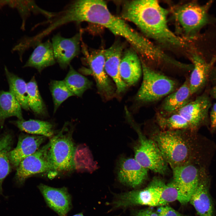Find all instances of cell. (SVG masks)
Listing matches in <instances>:
<instances>
[{
    "label": "cell",
    "instance_id": "8d00e7d4",
    "mask_svg": "<svg viewBox=\"0 0 216 216\" xmlns=\"http://www.w3.org/2000/svg\"><path fill=\"white\" fill-rule=\"evenodd\" d=\"M7 4V0L0 1V8L5 4Z\"/></svg>",
    "mask_w": 216,
    "mask_h": 216
},
{
    "label": "cell",
    "instance_id": "cb8c5ba5",
    "mask_svg": "<svg viewBox=\"0 0 216 216\" xmlns=\"http://www.w3.org/2000/svg\"><path fill=\"white\" fill-rule=\"evenodd\" d=\"M13 142V137L10 133H5L0 137V195L3 194V182L11 171L9 154Z\"/></svg>",
    "mask_w": 216,
    "mask_h": 216
},
{
    "label": "cell",
    "instance_id": "e575fe53",
    "mask_svg": "<svg viewBox=\"0 0 216 216\" xmlns=\"http://www.w3.org/2000/svg\"><path fill=\"white\" fill-rule=\"evenodd\" d=\"M211 128L212 130H216V103L212 106L210 112Z\"/></svg>",
    "mask_w": 216,
    "mask_h": 216
},
{
    "label": "cell",
    "instance_id": "ba28073f",
    "mask_svg": "<svg viewBox=\"0 0 216 216\" xmlns=\"http://www.w3.org/2000/svg\"><path fill=\"white\" fill-rule=\"evenodd\" d=\"M134 149V158L143 167L161 175L168 171V164L157 145L152 139L142 135Z\"/></svg>",
    "mask_w": 216,
    "mask_h": 216
},
{
    "label": "cell",
    "instance_id": "30bf717a",
    "mask_svg": "<svg viewBox=\"0 0 216 216\" xmlns=\"http://www.w3.org/2000/svg\"><path fill=\"white\" fill-rule=\"evenodd\" d=\"M82 48L83 52L99 92L106 98H110L114 94L115 89L105 70L104 50L88 51L85 45Z\"/></svg>",
    "mask_w": 216,
    "mask_h": 216
},
{
    "label": "cell",
    "instance_id": "9c48e42d",
    "mask_svg": "<svg viewBox=\"0 0 216 216\" xmlns=\"http://www.w3.org/2000/svg\"><path fill=\"white\" fill-rule=\"evenodd\" d=\"M49 147V142L20 162L16 168L14 178L16 184L22 185L27 178L35 174L52 171Z\"/></svg>",
    "mask_w": 216,
    "mask_h": 216
},
{
    "label": "cell",
    "instance_id": "9a60e30c",
    "mask_svg": "<svg viewBox=\"0 0 216 216\" xmlns=\"http://www.w3.org/2000/svg\"><path fill=\"white\" fill-rule=\"evenodd\" d=\"M193 68L189 78V87L192 95L198 92L206 86L213 66L216 62V56L209 62L196 52L190 57Z\"/></svg>",
    "mask_w": 216,
    "mask_h": 216
},
{
    "label": "cell",
    "instance_id": "5bb4252c",
    "mask_svg": "<svg viewBox=\"0 0 216 216\" xmlns=\"http://www.w3.org/2000/svg\"><path fill=\"white\" fill-rule=\"evenodd\" d=\"M211 106L209 97L204 93L173 113L182 116L188 122L190 129L193 130L207 122Z\"/></svg>",
    "mask_w": 216,
    "mask_h": 216
},
{
    "label": "cell",
    "instance_id": "ac0fdd59",
    "mask_svg": "<svg viewBox=\"0 0 216 216\" xmlns=\"http://www.w3.org/2000/svg\"><path fill=\"white\" fill-rule=\"evenodd\" d=\"M136 52L133 48L127 49L124 51L122 57L119 74L127 86L136 84L142 74L141 62Z\"/></svg>",
    "mask_w": 216,
    "mask_h": 216
},
{
    "label": "cell",
    "instance_id": "836d02e7",
    "mask_svg": "<svg viewBox=\"0 0 216 216\" xmlns=\"http://www.w3.org/2000/svg\"><path fill=\"white\" fill-rule=\"evenodd\" d=\"M132 216H158L156 211L148 208L132 211Z\"/></svg>",
    "mask_w": 216,
    "mask_h": 216
},
{
    "label": "cell",
    "instance_id": "8992f818",
    "mask_svg": "<svg viewBox=\"0 0 216 216\" xmlns=\"http://www.w3.org/2000/svg\"><path fill=\"white\" fill-rule=\"evenodd\" d=\"M212 3L210 1L203 5L193 2L178 7L174 11L176 22L184 34L189 39L194 38L200 30L212 19L208 11Z\"/></svg>",
    "mask_w": 216,
    "mask_h": 216
},
{
    "label": "cell",
    "instance_id": "f1b7e54d",
    "mask_svg": "<svg viewBox=\"0 0 216 216\" xmlns=\"http://www.w3.org/2000/svg\"><path fill=\"white\" fill-rule=\"evenodd\" d=\"M29 107L36 115L44 116L47 114L45 105L40 95L34 77L27 83Z\"/></svg>",
    "mask_w": 216,
    "mask_h": 216
},
{
    "label": "cell",
    "instance_id": "52a82bcc",
    "mask_svg": "<svg viewBox=\"0 0 216 216\" xmlns=\"http://www.w3.org/2000/svg\"><path fill=\"white\" fill-rule=\"evenodd\" d=\"M64 127L50 141L49 153L52 170L56 173L70 172L75 168L76 149L70 132Z\"/></svg>",
    "mask_w": 216,
    "mask_h": 216
},
{
    "label": "cell",
    "instance_id": "4fadbf2b",
    "mask_svg": "<svg viewBox=\"0 0 216 216\" xmlns=\"http://www.w3.org/2000/svg\"><path fill=\"white\" fill-rule=\"evenodd\" d=\"M148 171L134 158L122 157L118 162L117 178L123 186L136 189L146 180Z\"/></svg>",
    "mask_w": 216,
    "mask_h": 216
},
{
    "label": "cell",
    "instance_id": "603a6c76",
    "mask_svg": "<svg viewBox=\"0 0 216 216\" xmlns=\"http://www.w3.org/2000/svg\"><path fill=\"white\" fill-rule=\"evenodd\" d=\"M16 116L23 120L21 107L15 97L10 92L0 91V126L2 128L6 118Z\"/></svg>",
    "mask_w": 216,
    "mask_h": 216
},
{
    "label": "cell",
    "instance_id": "5b68a950",
    "mask_svg": "<svg viewBox=\"0 0 216 216\" xmlns=\"http://www.w3.org/2000/svg\"><path fill=\"white\" fill-rule=\"evenodd\" d=\"M141 62L143 78L136 96L137 101L143 103L156 101L175 91L177 83L175 80Z\"/></svg>",
    "mask_w": 216,
    "mask_h": 216
},
{
    "label": "cell",
    "instance_id": "4316f807",
    "mask_svg": "<svg viewBox=\"0 0 216 216\" xmlns=\"http://www.w3.org/2000/svg\"><path fill=\"white\" fill-rule=\"evenodd\" d=\"M21 131L27 133L51 137L54 132L52 124L50 122L38 120H18L12 122Z\"/></svg>",
    "mask_w": 216,
    "mask_h": 216
},
{
    "label": "cell",
    "instance_id": "2e32d148",
    "mask_svg": "<svg viewBox=\"0 0 216 216\" xmlns=\"http://www.w3.org/2000/svg\"><path fill=\"white\" fill-rule=\"evenodd\" d=\"M124 50L123 44L118 40L110 47L104 50L105 70L114 81L118 94L124 92L127 86L122 80L119 74L120 63Z\"/></svg>",
    "mask_w": 216,
    "mask_h": 216
},
{
    "label": "cell",
    "instance_id": "44dd1931",
    "mask_svg": "<svg viewBox=\"0 0 216 216\" xmlns=\"http://www.w3.org/2000/svg\"><path fill=\"white\" fill-rule=\"evenodd\" d=\"M35 47L24 67H33L41 72L45 68L56 62L52 43L49 40L41 42Z\"/></svg>",
    "mask_w": 216,
    "mask_h": 216
},
{
    "label": "cell",
    "instance_id": "d590c367",
    "mask_svg": "<svg viewBox=\"0 0 216 216\" xmlns=\"http://www.w3.org/2000/svg\"><path fill=\"white\" fill-rule=\"evenodd\" d=\"M209 93L211 96L216 99V86L213 87L210 90Z\"/></svg>",
    "mask_w": 216,
    "mask_h": 216
},
{
    "label": "cell",
    "instance_id": "6da1fadb",
    "mask_svg": "<svg viewBox=\"0 0 216 216\" xmlns=\"http://www.w3.org/2000/svg\"><path fill=\"white\" fill-rule=\"evenodd\" d=\"M69 11L72 22H86L102 26L115 35L125 39L142 55L148 54L152 49V43L133 29L124 20L112 14L104 1H74L69 4Z\"/></svg>",
    "mask_w": 216,
    "mask_h": 216
},
{
    "label": "cell",
    "instance_id": "7c38bea8",
    "mask_svg": "<svg viewBox=\"0 0 216 216\" xmlns=\"http://www.w3.org/2000/svg\"><path fill=\"white\" fill-rule=\"evenodd\" d=\"M82 34L79 32L70 38L64 37L59 33L53 36L51 42L55 58L62 69L69 66L72 60L79 54Z\"/></svg>",
    "mask_w": 216,
    "mask_h": 216
},
{
    "label": "cell",
    "instance_id": "277c9868",
    "mask_svg": "<svg viewBox=\"0 0 216 216\" xmlns=\"http://www.w3.org/2000/svg\"><path fill=\"white\" fill-rule=\"evenodd\" d=\"M166 184L161 179L155 178L145 188L113 193L112 200L108 204L110 206L109 212L125 210L140 205L152 207L166 205L162 198V192Z\"/></svg>",
    "mask_w": 216,
    "mask_h": 216
},
{
    "label": "cell",
    "instance_id": "e0dca14e",
    "mask_svg": "<svg viewBox=\"0 0 216 216\" xmlns=\"http://www.w3.org/2000/svg\"><path fill=\"white\" fill-rule=\"evenodd\" d=\"M38 188L50 208L59 216H66L72 207L71 196L65 187L56 188L40 184Z\"/></svg>",
    "mask_w": 216,
    "mask_h": 216
},
{
    "label": "cell",
    "instance_id": "ffe728a7",
    "mask_svg": "<svg viewBox=\"0 0 216 216\" xmlns=\"http://www.w3.org/2000/svg\"><path fill=\"white\" fill-rule=\"evenodd\" d=\"M189 202L200 216H214V206L209 191V180L206 178L201 177Z\"/></svg>",
    "mask_w": 216,
    "mask_h": 216
},
{
    "label": "cell",
    "instance_id": "f546056e",
    "mask_svg": "<svg viewBox=\"0 0 216 216\" xmlns=\"http://www.w3.org/2000/svg\"><path fill=\"white\" fill-rule=\"evenodd\" d=\"M169 116L158 114L157 122L163 130H191L188 122L182 116L176 113Z\"/></svg>",
    "mask_w": 216,
    "mask_h": 216
},
{
    "label": "cell",
    "instance_id": "7a4b0ae2",
    "mask_svg": "<svg viewBox=\"0 0 216 216\" xmlns=\"http://www.w3.org/2000/svg\"><path fill=\"white\" fill-rule=\"evenodd\" d=\"M168 11L156 0L125 1L121 17L136 25L145 34L163 44L175 47L187 46L185 40L168 27Z\"/></svg>",
    "mask_w": 216,
    "mask_h": 216
},
{
    "label": "cell",
    "instance_id": "83f0119b",
    "mask_svg": "<svg viewBox=\"0 0 216 216\" xmlns=\"http://www.w3.org/2000/svg\"><path fill=\"white\" fill-rule=\"evenodd\" d=\"M69 67L68 73L64 81L74 96L81 97L86 91L91 87L92 82L77 72L71 65Z\"/></svg>",
    "mask_w": 216,
    "mask_h": 216
},
{
    "label": "cell",
    "instance_id": "4dcf8cb0",
    "mask_svg": "<svg viewBox=\"0 0 216 216\" xmlns=\"http://www.w3.org/2000/svg\"><path fill=\"white\" fill-rule=\"evenodd\" d=\"M50 89L53 98L54 113L62 102L69 97L74 96L68 88L64 80L51 81Z\"/></svg>",
    "mask_w": 216,
    "mask_h": 216
},
{
    "label": "cell",
    "instance_id": "1f68e13d",
    "mask_svg": "<svg viewBox=\"0 0 216 216\" xmlns=\"http://www.w3.org/2000/svg\"><path fill=\"white\" fill-rule=\"evenodd\" d=\"M178 189L173 182L166 184L162 194V198L165 204L178 200Z\"/></svg>",
    "mask_w": 216,
    "mask_h": 216
},
{
    "label": "cell",
    "instance_id": "d6986e66",
    "mask_svg": "<svg viewBox=\"0 0 216 216\" xmlns=\"http://www.w3.org/2000/svg\"><path fill=\"white\" fill-rule=\"evenodd\" d=\"M45 139V137L42 136L21 135L16 146L9 152L11 166L17 168L22 160L38 149Z\"/></svg>",
    "mask_w": 216,
    "mask_h": 216
},
{
    "label": "cell",
    "instance_id": "8fae6325",
    "mask_svg": "<svg viewBox=\"0 0 216 216\" xmlns=\"http://www.w3.org/2000/svg\"><path fill=\"white\" fill-rule=\"evenodd\" d=\"M172 169L173 182L178 191V200L185 205L197 186L201 176L198 169L191 163Z\"/></svg>",
    "mask_w": 216,
    "mask_h": 216
},
{
    "label": "cell",
    "instance_id": "f35d334b",
    "mask_svg": "<svg viewBox=\"0 0 216 216\" xmlns=\"http://www.w3.org/2000/svg\"><path fill=\"white\" fill-rule=\"evenodd\" d=\"M157 212L158 213V216H166L164 214L160 212Z\"/></svg>",
    "mask_w": 216,
    "mask_h": 216
},
{
    "label": "cell",
    "instance_id": "484cf974",
    "mask_svg": "<svg viewBox=\"0 0 216 216\" xmlns=\"http://www.w3.org/2000/svg\"><path fill=\"white\" fill-rule=\"evenodd\" d=\"M7 4L17 10L22 19L21 28L23 30L24 29L26 19L31 13L41 14L48 19V20L53 17L56 14V13L49 12L41 8L33 1L7 0Z\"/></svg>",
    "mask_w": 216,
    "mask_h": 216
},
{
    "label": "cell",
    "instance_id": "74e56055",
    "mask_svg": "<svg viewBox=\"0 0 216 216\" xmlns=\"http://www.w3.org/2000/svg\"><path fill=\"white\" fill-rule=\"evenodd\" d=\"M72 216H85L82 213H78Z\"/></svg>",
    "mask_w": 216,
    "mask_h": 216
},
{
    "label": "cell",
    "instance_id": "d6a6232c",
    "mask_svg": "<svg viewBox=\"0 0 216 216\" xmlns=\"http://www.w3.org/2000/svg\"><path fill=\"white\" fill-rule=\"evenodd\" d=\"M156 212H160L166 216H186L166 205L159 207Z\"/></svg>",
    "mask_w": 216,
    "mask_h": 216
},
{
    "label": "cell",
    "instance_id": "3957f363",
    "mask_svg": "<svg viewBox=\"0 0 216 216\" xmlns=\"http://www.w3.org/2000/svg\"><path fill=\"white\" fill-rule=\"evenodd\" d=\"M182 130H163L154 134L152 139L172 168L190 164L193 148Z\"/></svg>",
    "mask_w": 216,
    "mask_h": 216
},
{
    "label": "cell",
    "instance_id": "d4e9b609",
    "mask_svg": "<svg viewBox=\"0 0 216 216\" xmlns=\"http://www.w3.org/2000/svg\"><path fill=\"white\" fill-rule=\"evenodd\" d=\"M5 71L9 85V92L15 97L21 108L26 110H29L27 83L23 79L10 72L6 66Z\"/></svg>",
    "mask_w": 216,
    "mask_h": 216
},
{
    "label": "cell",
    "instance_id": "7402d4cb",
    "mask_svg": "<svg viewBox=\"0 0 216 216\" xmlns=\"http://www.w3.org/2000/svg\"><path fill=\"white\" fill-rule=\"evenodd\" d=\"M191 95L187 78L180 87L166 97L162 109L166 113H173L189 103Z\"/></svg>",
    "mask_w": 216,
    "mask_h": 216
}]
</instances>
